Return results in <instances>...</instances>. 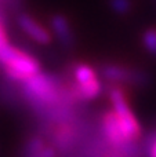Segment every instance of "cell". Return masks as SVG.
Here are the masks:
<instances>
[{
  "mask_svg": "<svg viewBox=\"0 0 156 157\" xmlns=\"http://www.w3.org/2000/svg\"><path fill=\"white\" fill-rule=\"evenodd\" d=\"M0 63L4 66L8 76L18 81H26L40 71L35 58L10 46L7 41L0 44Z\"/></svg>",
  "mask_w": 156,
  "mask_h": 157,
  "instance_id": "6da1fadb",
  "label": "cell"
},
{
  "mask_svg": "<svg viewBox=\"0 0 156 157\" xmlns=\"http://www.w3.org/2000/svg\"><path fill=\"white\" fill-rule=\"evenodd\" d=\"M111 102L113 105V113L116 116V120L119 123L120 131L123 134V138L126 142H131L140 136V124H138L137 119L134 117L131 109L129 106L126 97H124L123 91L118 87L111 90L109 92Z\"/></svg>",
  "mask_w": 156,
  "mask_h": 157,
  "instance_id": "7a4b0ae2",
  "label": "cell"
},
{
  "mask_svg": "<svg viewBox=\"0 0 156 157\" xmlns=\"http://www.w3.org/2000/svg\"><path fill=\"white\" fill-rule=\"evenodd\" d=\"M26 91L28 97L35 103L40 105H51L55 102L58 95V88L55 81L47 75H41L40 72L36 73L35 76L28 78L26 81Z\"/></svg>",
  "mask_w": 156,
  "mask_h": 157,
  "instance_id": "3957f363",
  "label": "cell"
},
{
  "mask_svg": "<svg viewBox=\"0 0 156 157\" xmlns=\"http://www.w3.org/2000/svg\"><path fill=\"white\" fill-rule=\"evenodd\" d=\"M76 90L75 94L82 99H93L101 91L97 75L88 65H77L75 69Z\"/></svg>",
  "mask_w": 156,
  "mask_h": 157,
  "instance_id": "277c9868",
  "label": "cell"
},
{
  "mask_svg": "<svg viewBox=\"0 0 156 157\" xmlns=\"http://www.w3.org/2000/svg\"><path fill=\"white\" fill-rule=\"evenodd\" d=\"M18 24H19V26H21V29L24 30L32 40L37 41V43H40V44L50 43V39H51L50 37V33L47 32L37 21H35L32 17L24 14V15H21L18 18Z\"/></svg>",
  "mask_w": 156,
  "mask_h": 157,
  "instance_id": "5b68a950",
  "label": "cell"
},
{
  "mask_svg": "<svg viewBox=\"0 0 156 157\" xmlns=\"http://www.w3.org/2000/svg\"><path fill=\"white\" fill-rule=\"evenodd\" d=\"M102 128H104V134L107 136V139L111 142L112 145H124L127 144L123 138V134L120 131L119 123L116 120V116L113 112H108L102 119Z\"/></svg>",
  "mask_w": 156,
  "mask_h": 157,
  "instance_id": "8992f818",
  "label": "cell"
},
{
  "mask_svg": "<svg viewBox=\"0 0 156 157\" xmlns=\"http://www.w3.org/2000/svg\"><path fill=\"white\" fill-rule=\"evenodd\" d=\"M26 157H54V150L46 147L40 139H33L26 147Z\"/></svg>",
  "mask_w": 156,
  "mask_h": 157,
  "instance_id": "52a82bcc",
  "label": "cell"
},
{
  "mask_svg": "<svg viewBox=\"0 0 156 157\" xmlns=\"http://www.w3.org/2000/svg\"><path fill=\"white\" fill-rule=\"evenodd\" d=\"M53 28H54L55 33L58 35V37H61L62 40H69L71 39V30H69L68 21L62 15H57L53 18Z\"/></svg>",
  "mask_w": 156,
  "mask_h": 157,
  "instance_id": "ba28073f",
  "label": "cell"
},
{
  "mask_svg": "<svg viewBox=\"0 0 156 157\" xmlns=\"http://www.w3.org/2000/svg\"><path fill=\"white\" fill-rule=\"evenodd\" d=\"M144 44L149 52L156 55V30L149 29L144 33Z\"/></svg>",
  "mask_w": 156,
  "mask_h": 157,
  "instance_id": "9c48e42d",
  "label": "cell"
},
{
  "mask_svg": "<svg viewBox=\"0 0 156 157\" xmlns=\"http://www.w3.org/2000/svg\"><path fill=\"white\" fill-rule=\"evenodd\" d=\"M112 8L119 14H124L130 10V2L129 0H111Z\"/></svg>",
  "mask_w": 156,
  "mask_h": 157,
  "instance_id": "30bf717a",
  "label": "cell"
},
{
  "mask_svg": "<svg viewBox=\"0 0 156 157\" xmlns=\"http://www.w3.org/2000/svg\"><path fill=\"white\" fill-rule=\"evenodd\" d=\"M148 155H149V157H156V138L152 139L151 145H149Z\"/></svg>",
  "mask_w": 156,
  "mask_h": 157,
  "instance_id": "8fae6325",
  "label": "cell"
},
{
  "mask_svg": "<svg viewBox=\"0 0 156 157\" xmlns=\"http://www.w3.org/2000/svg\"><path fill=\"white\" fill-rule=\"evenodd\" d=\"M4 41H7V40H6V36H4V32H3L2 26H0V44H2V43H4Z\"/></svg>",
  "mask_w": 156,
  "mask_h": 157,
  "instance_id": "7c38bea8",
  "label": "cell"
}]
</instances>
